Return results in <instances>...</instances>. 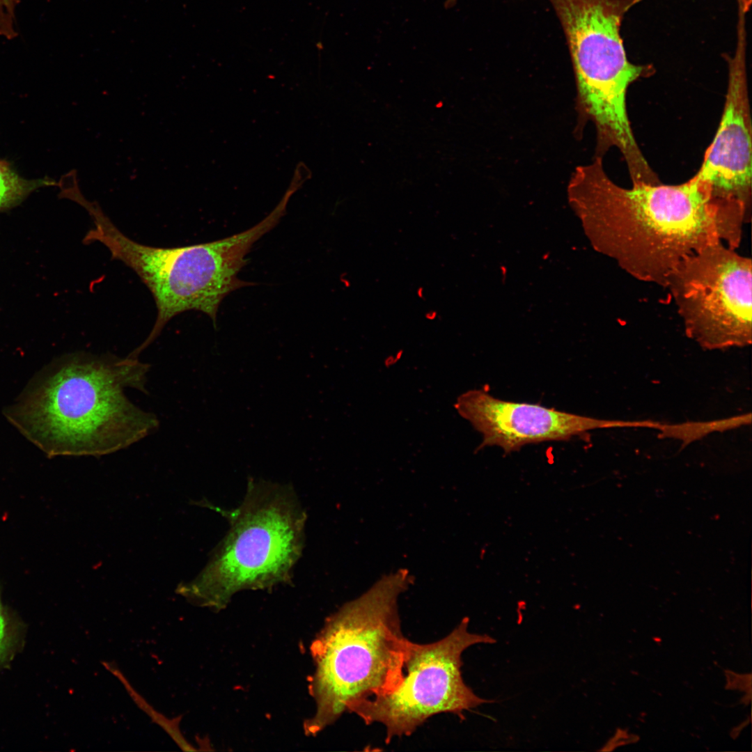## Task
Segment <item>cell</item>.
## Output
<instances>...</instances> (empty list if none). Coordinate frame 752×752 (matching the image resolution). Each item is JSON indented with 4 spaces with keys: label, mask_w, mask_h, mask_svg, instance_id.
Instances as JSON below:
<instances>
[{
    "label": "cell",
    "mask_w": 752,
    "mask_h": 752,
    "mask_svg": "<svg viewBox=\"0 0 752 752\" xmlns=\"http://www.w3.org/2000/svg\"><path fill=\"white\" fill-rule=\"evenodd\" d=\"M437 315V311H428V313H426L425 318L427 319H429V320H434V319L436 318Z\"/></svg>",
    "instance_id": "cell-15"
},
{
    "label": "cell",
    "mask_w": 752,
    "mask_h": 752,
    "mask_svg": "<svg viewBox=\"0 0 752 752\" xmlns=\"http://www.w3.org/2000/svg\"><path fill=\"white\" fill-rule=\"evenodd\" d=\"M750 258L723 243L682 260L668 275V288L687 336L705 350L750 345L752 340Z\"/></svg>",
    "instance_id": "cell-8"
},
{
    "label": "cell",
    "mask_w": 752,
    "mask_h": 752,
    "mask_svg": "<svg viewBox=\"0 0 752 752\" xmlns=\"http://www.w3.org/2000/svg\"><path fill=\"white\" fill-rule=\"evenodd\" d=\"M570 187L586 194L602 223L604 246L634 278L661 286L685 257L723 243L736 249L751 212L694 176L677 185L615 184L601 157L577 167Z\"/></svg>",
    "instance_id": "cell-1"
},
{
    "label": "cell",
    "mask_w": 752,
    "mask_h": 752,
    "mask_svg": "<svg viewBox=\"0 0 752 752\" xmlns=\"http://www.w3.org/2000/svg\"><path fill=\"white\" fill-rule=\"evenodd\" d=\"M453 1H455V0H448V2L450 3L451 5V3L453 2Z\"/></svg>",
    "instance_id": "cell-18"
},
{
    "label": "cell",
    "mask_w": 752,
    "mask_h": 752,
    "mask_svg": "<svg viewBox=\"0 0 752 752\" xmlns=\"http://www.w3.org/2000/svg\"><path fill=\"white\" fill-rule=\"evenodd\" d=\"M483 437L478 449L498 446L506 453L528 444L565 441L598 430L617 428H650V420L600 419L547 408L535 404L500 400L483 389L460 395L455 405Z\"/></svg>",
    "instance_id": "cell-9"
},
{
    "label": "cell",
    "mask_w": 752,
    "mask_h": 752,
    "mask_svg": "<svg viewBox=\"0 0 752 752\" xmlns=\"http://www.w3.org/2000/svg\"><path fill=\"white\" fill-rule=\"evenodd\" d=\"M11 621L2 605L0 595V666L9 657L15 643Z\"/></svg>",
    "instance_id": "cell-14"
},
{
    "label": "cell",
    "mask_w": 752,
    "mask_h": 752,
    "mask_svg": "<svg viewBox=\"0 0 752 752\" xmlns=\"http://www.w3.org/2000/svg\"><path fill=\"white\" fill-rule=\"evenodd\" d=\"M56 185L49 178H24L8 162L0 159V212L18 205L38 189Z\"/></svg>",
    "instance_id": "cell-12"
},
{
    "label": "cell",
    "mask_w": 752,
    "mask_h": 752,
    "mask_svg": "<svg viewBox=\"0 0 752 752\" xmlns=\"http://www.w3.org/2000/svg\"><path fill=\"white\" fill-rule=\"evenodd\" d=\"M220 512L230 523L228 533L201 573L178 588L189 602L216 611L239 591L290 581L306 519L290 486L253 479L237 508Z\"/></svg>",
    "instance_id": "cell-5"
},
{
    "label": "cell",
    "mask_w": 752,
    "mask_h": 752,
    "mask_svg": "<svg viewBox=\"0 0 752 752\" xmlns=\"http://www.w3.org/2000/svg\"><path fill=\"white\" fill-rule=\"evenodd\" d=\"M18 0H0V36L13 39L17 36L15 10Z\"/></svg>",
    "instance_id": "cell-13"
},
{
    "label": "cell",
    "mask_w": 752,
    "mask_h": 752,
    "mask_svg": "<svg viewBox=\"0 0 752 752\" xmlns=\"http://www.w3.org/2000/svg\"><path fill=\"white\" fill-rule=\"evenodd\" d=\"M150 367L129 356L66 354L36 374L3 413L48 457L112 453L159 427L154 414L124 393L127 388L147 393Z\"/></svg>",
    "instance_id": "cell-2"
},
{
    "label": "cell",
    "mask_w": 752,
    "mask_h": 752,
    "mask_svg": "<svg viewBox=\"0 0 752 752\" xmlns=\"http://www.w3.org/2000/svg\"><path fill=\"white\" fill-rule=\"evenodd\" d=\"M549 1L567 42L579 110L596 129L597 152L616 147L623 157L633 156L639 146L627 113V90L652 67L627 57L620 27L632 0Z\"/></svg>",
    "instance_id": "cell-6"
},
{
    "label": "cell",
    "mask_w": 752,
    "mask_h": 752,
    "mask_svg": "<svg viewBox=\"0 0 752 752\" xmlns=\"http://www.w3.org/2000/svg\"><path fill=\"white\" fill-rule=\"evenodd\" d=\"M408 581L402 572L384 578L327 619L311 645L315 670L310 691L316 711L304 724L307 734L398 685L409 640L402 633L397 599Z\"/></svg>",
    "instance_id": "cell-3"
},
{
    "label": "cell",
    "mask_w": 752,
    "mask_h": 752,
    "mask_svg": "<svg viewBox=\"0 0 752 752\" xmlns=\"http://www.w3.org/2000/svg\"><path fill=\"white\" fill-rule=\"evenodd\" d=\"M737 45L728 61V84L715 136L694 175L717 196L742 203L751 212V124L746 68L745 23L738 22Z\"/></svg>",
    "instance_id": "cell-10"
},
{
    "label": "cell",
    "mask_w": 752,
    "mask_h": 752,
    "mask_svg": "<svg viewBox=\"0 0 752 752\" xmlns=\"http://www.w3.org/2000/svg\"><path fill=\"white\" fill-rule=\"evenodd\" d=\"M77 202L93 221L84 237L99 242L131 268L152 292L157 309L155 324L145 340L128 356L138 358L175 315L195 310L207 315L216 327L221 301L231 292L251 283L237 276L253 244L277 224L270 214L253 227L214 242L163 248L138 243L123 234L95 201L80 196Z\"/></svg>",
    "instance_id": "cell-4"
},
{
    "label": "cell",
    "mask_w": 752,
    "mask_h": 752,
    "mask_svg": "<svg viewBox=\"0 0 752 752\" xmlns=\"http://www.w3.org/2000/svg\"><path fill=\"white\" fill-rule=\"evenodd\" d=\"M423 292H424V290H423V288H421V287H420V288H418L417 289V295H418V297H419L420 298H421V299H423V297H424V294H423Z\"/></svg>",
    "instance_id": "cell-16"
},
{
    "label": "cell",
    "mask_w": 752,
    "mask_h": 752,
    "mask_svg": "<svg viewBox=\"0 0 752 752\" xmlns=\"http://www.w3.org/2000/svg\"><path fill=\"white\" fill-rule=\"evenodd\" d=\"M643 1V0H632V3H631V5H632V7L633 6L636 5V3H638L641 2V1Z\"/></svg>",
    "instance_id": "cell-17"
},
{
    "label": "cell",
    "mask_w": 752,
    "mask_h": 752,
    "mask_svg": "<svg viewBox=\"0 0 752 752\" xmlns=\"http://www.w3.org/2000/svg\"><path fill=\"white\" fill-rule=\"evenodd\" d=\"M469 620L464 618L437 641L419 644L409 641L398 685L389 693L357 703L350 712L366 724H383L389 743L394 737L410 735L433 715L453 713L463 719L464 711L492 703L475 694L462 676L463 652L476 644L496 641L487 634L470 632Z\"/></svg>",
    "instance_id": "cell-7"
},
{
    "label": "cell",
    "mask_w": 752,
    "mask_h": 752,
    "mask_svg": "<svg viewBox=\"0 0 752 752\" xmlns=\"http://www.w3.org/2000/svg\"><path fill=\"white\" fill-rule=\"evenodd\" d=\"M751 422V414L748 413L708 421H690L672 424L661 423L657 429L658 437L677 439L682 442V446H687L711 433L733 430L750 425Z\"/></svg>",
    "instance_id": "cell-11"
}]
</instances>
